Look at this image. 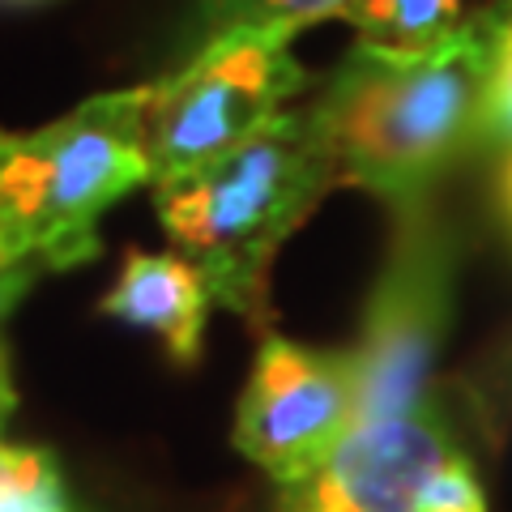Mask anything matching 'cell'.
<instances>
[{
	"instance_id": "9",
	"label": "cell",
	"mask_w": 512,
	"mask_h": 512,
	"mask_svg": "<svg viewBox=\"0 0 512 512\" xmlns=\"http://www.w3.org/2000/svg\"><path fill=\"white\" fill-rule=\"evenodd\" d=\"M355 0H192L184 18V60L235 30H299L342 18Z\"/></svg>"
},
{
	"instance_id": "7",
	"label": "cell",
	"mask_w": 512,
	"mask_h": 512,
	"mask_svg": "<svg viewBox=\"0 0 512 512\" xmlns=\"http://www.w3.org/2000/svg\"><path fill=\"white\" fill-rule=\"evenodd\" d=\"M461 453L436 402L393 419L355 423L325 466L278 487V512H423V495Z\"/></svg>"
},
{
	"instance_id": "10",
	"label": "cell",
	"mask_w": 512,
	"mask_h": 512,
	"mask_svg": "<svg viewBox=\"0 0 512 512\" xmlns=\"http://www.w3.org/2000/svg\"><path fill=\"white\" fill-rule=\"evenodd\" d=\"M342 22L355 26L363 43L419 52L448 39L466 18H461V0H355Z\"/></svg>"
},
{
	"instance_id": "1",
	"label": "cell",
	"mask_w": 512,
	"mask_h": 512,
	"mask_svg": "<svg viewBox=\"0 0 512 512\" xmlns=\"http://www.w3.org/2000/svg\"><path fill=\"white\" fill-rule=\"evenodd\" d=\"M495 30L500 0L419 52L350 47L312 94L342 184L380 197L393 218L431 205L440 175L483 141Z\"/></svg>"
},
{
	"instance_id": "3",
	"label": "cell",
	"mask_w": 512,
	"mask_h": 512,
	"mask_svg": "<svg viewBox=\"0 0 512 512\" xmlns=\"http://www.w3.org/2000/svg\"><path fill=\"white\" fill-rule=\"evenodd\" d=\"M150 86L94 94L35 133H0V269L99 256V218L154 184L146 158Z\"/></svg>"
},
{
	"instance_id": "2",
	"label": "cell",
	"mask_w": 512,
	"mask_h": 512,
	"mask_svg": "<svg viewBox=\"0 0 512 512\" xmlns=\"http://www.w3.org/2000/svg\"><path fill=\"white\" fill-rule=\"evenodd\" d=\"M333 184H342L338 158L308 99L227 158L154 188V210L214 308L265 316L269 265Z\"/></svg>"
},
{
	"instance_id": "13",
	"label": "cell",
	"mask_w": 512,
	"mask_h": 512,
	"mask_svg": "<svg viewBox=\"0 0 512 512\" xmlns=\"http://www.w3.org/2000/svg\"><path fill=\"white\" fill-rule=\"evenodd\" d=\"M423 512H487V491L478 483L466 453H457L431 478V487L423 495Z\"/></svg>"
},
{
	"instance_id": "17",
	"label": "cell",
	"mask_w": 512,
	"mask_h": 512,
	"mask_svg": "<svg viewBox=\"0 0 512 512\" xmlns=\"http://www.w3.org/2000/svg\"><path fill=\"white\" fill-rule=\"evenodd\" d=\"M9 5H30V0H9Z\"/></svg>"
},
{
	"instance_id": "11",
	"label": "cell",
	"mask_w": 512,
	"mask_h": 512,
	"mask_svg": "<svg viewBox=\"0 0 512 512\" xmlns=\"http://www.w3.org/2000/svg\"><path fill=\"white\" fill-rule=\"evenodd\" d=\"M0 512H73L52 453L0 440Z\"/></svg>"
},
{
	"instance_id": "12",
	"label": "cell",
	"mask_w": 512,
	"mask_h": 512,
	"mask_svg": "<svg viewBox=\"0 0 512 512\" xmlns=\"http://www.w3.org/2000/svg\"><path fill=\"white\" fill-rule=\"evenodd\" d=\"M483 146L512 154V0H500V30H495V56L483 107Z\"/></svg>"
},
{
	"instance_id": "5",
	"label": "cell",
	"mask_w": 512,
	"mask_h": 512,
	"mask_svg": "<svg viewBox=\"0 0 512 512\" xmlns=\"http://www.w3.org/2000/svg\"><path fill=\"white\" fill-rule=\"evenodd\" d=\"M393 222V244L367 299L359 346L350 350L359 423L393 419L431 402L427 380L453 320L457 239L448 222L431 205L397 214Z\"/></svg>"
},
{
	"instance_id": "16",
	"label": "cell",
	"mask_w": 512,
	"mask_h": 512,
	"mask_svg": "<svg viewBox=\"0 0 512 512\" xmlns=\"http://www.w3.org/2000/svg\"><path fill=\"white\" fill-rule=\"evenodd\" d=\"M508 210H512V171H508Z\"/></svg>"
},
{
	"instance_id": "14",
	"label": "cell",
	"mask_w": 512,
	"mask_h": 512,
	"mask_svg": "<svg viewBox=\"0 0 512 512\" xmlns=\"http://www.w3.org/2000/svg\"><path fill=\"white\" fill-rule=\"evenodd\" d=\"M47 274H56L47 261H30V265H18V269H0V325H5L9 312L18 308V303L35 291Z\"/></svg>"
},
{
	"instance_id": "6",
	"label": "cell",
	"mask_w": 512,
	"mask_h": 512,
	"mask_svg": "<svg viewBox=\"0 0 512 512\" xmlns=\"http://www.w3.org/2000/svg\"><path fill=\"white\" fill-rule=\"evenodd\" d=\"M359 423V380L350 350H316L269 333L239 393L231 440L278 487L325 466Z\"/></svg>"
},
{
	"instance_id": "4",
	"label": "cell",
	"mask_w": 512,
	"mask_h": 512,
	"mask_svg": "<svg viewBox=\"0 0 512 512\" xmlns=\"http://www.w3.org/2000/svg\"><path fill=\"white\" fill-rule=\"evenodd\" d=\"M291 43L295 30H235L158 77L146 107L154 188L180 184L227 158L295 107L308 73Z\"/></svg>"
},
{
	"instance_id": "8",
	"label": "cell",
	"mask_w": 512,
	"mask_h": 512,
	"mask_svg": "<svg viewBox=\"0 0 512 512\" xmlns=\"http://www.w3.org/2000/svg\"><path fill=\"white\" fill-rule=\"evenodd\" d=\"M214 299L201 274L180 252H141L133 248L120 265V278L99 299L103 316H116L133 329L154 333L167 346L171 363H197L205 342V316Z\"/></svg>"
},
{
	"instance_id": "15",
	"label": "cell",
	"mask_w": 512,
	"mask_h": 512,
	"mask_svg": "<svg viewBox=\"0 0 512 512\" xmlns=\"http://www.w3.org/2000/svg\"><path fill=\"white\" fill-rule=\"evenodd\" d=\"M18 410V384H13V363H9V346L0 342V440H5V427Z\"/></svg>"
}]
</instances>
